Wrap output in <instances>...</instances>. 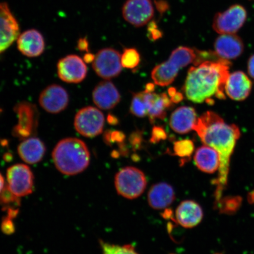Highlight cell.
I'll list each match as a JSON object with an SVG mask.
<instances>
[{
    "label": "cell",
    "instance_id": "obj_22",
    "mask_svg": "<svg viewBox=\"0 0 254 254\" xmlns=\"http://www.w3.org/2000/svg\"><path fill=\"white\" fill-rule=\"evenodd\" d=\"M176 195L173 187L166 183L152 186L148 193V202L151 208L163 209L172 204Z\"/></svg>",
    "mask_w": 254,
    "mask_h": 254
},
{
    "label": "cell",
    "instance_id": "obj_30",
    "mask_svg": "<svg viewBox=\"0 0 254 254\" xmlns=\"http://www.w3.org/2000/svg\"><path fill=\"white\" fill-rule=\"evenodd\" d=\"M18 196H16L9 189L7 186L5 188L3 189L1 193H0V204L3 205H11L15 204L19 205Z\"/></svg>",
    "mask_w": 254,
    "mask_h": 254
},
{
    "label": "cell",
    "instance_id": "obj_43",
    "mask_svg": "<svg viewBox=\"0 0 254 254\" xmlns=\"http://www.w3.org/2000/svg\"><path fill=\"white\" fill-rule=\"evenodd\" d=\"M4 188V178L2 176L1 173H0V193L1 192L3 189Z\"/></svg>",
    "mask_w": 254,
    "mask_h": 254
},
{
    "label": "cell",
    "instance_id": "obj_29",
    "mask_svg": "<svg viewBox=\"0 0 254 254\" xmlns=\"http://www.w3.org/2000/svg\"><path fill=\"white\" fill-rule=\"evenodd\" d=\"M240 198H222L217 203V206L222 212L231 214L237 210L240 207Z\"/></svg>",
    "mask_w": 254,
    "mask_h": 254
},
{
    "label": "cell",
    "instance_id": "obj_13",
    "mask_svg": "<svg viewBox=\"0 0 254 254\" xmlns=\"http://www.w3.org/2000/svg\"><path fill=\"white\" fill-rule=\"evenodd\" d=\"M41 107L48 113L57 114L64 110L69 103L67 92L59 85H51L44 89L39 97Z\"/></svg>",
    "mask_w": 254,
    "mask_h": 254
},
{
    "label": "cell",
    "instance_id": "obj_12",
    "mask_svg": "<svg viewBox=\"0 0 254 254\" xmlns=\"http://www.w3.org/2000/svg\"><path fill=\"white\" fill-rule=\"evenodd\" d=\"M58 74L63 81L68 83H78L86 77L87 68L80 57L76 55L68 56L60 60Z\"/></svg>",
    "mask_w": 254,
    "mask_h": 254
},
{
    "label": "cell",
    "instance_id": "obj_1",
    "mask_svg": "<svg viewBox=\"0 0 254 254\" xmlns=\"http://www.w3.org/2000/svg\"><path fill=\"white\" fill-rule=\"evenodd\" d=\"M193 129L202 142L214 148L220 157L218 176L215 183L217 204L227 184L231 157L240 136V129L236 125L225 123L218 114L207 111L198 119Z\"/></svg>",
    "mask_w": 254,
    "mask_h": 254
},
{
    "label": "cell",
    "instance_id": "obj_9",
    "mask_svg": "<svg viewBox=\"0 0 254 254\" xmlns=\"http://www.w3.org/2000/svg\"><path fill=\"white\" fill-rule=\"evenodd\" d=\"M7 178L9 189L18 197L30 194L33 191V174L25 165L16 164L9 168Z\"/></svg>",
    "mask_w": 254,
    "mask_h": 254
},
{
    "label": "cell",
    "instance_id": "obj_26",
    "mask_svg": "<svg viewBox=\"0 0 254 254\" xmlns=\"http://www.w3.org/2000/svg\"><path fill=\"white\" fill-rule=\"evenodd\" d=\"M194 151V145L189 139H183L174 142V154L180 157L186 158L191 156Z\"/></svg>",
    "mask_w": 254,
    "mask_h": 254
},
{
    "label": "cell",
    "instance_id": "obj_44",
    "mask_svg": "<svg viewBox=\"0 0 254 254\" xmlns=\"http://www.w3.org/2000/svg\"><path fill=\"white\" fill-rule=\"evenodd\" d=\"M176 89L174 87H171L169 88V90H168V94H169V95L171 97H173L174 95L176 94Z\"/></svg>",
    "mask_w": 254,
    "mask_h": 254
},
{
    "label": "cell",
    "instance_id": "obj_17",
    "mask_svg": "<svg viewBox=\"0 0 254 254\" xmlns=\"http://www.w3.org/2000/svg\"><path fill=\"white\" fill-rule=\"evenodd\" d=\"M95 105L103 110H111L120 103L121 96L112 82L104 81L95 87L93 93Z\"/></svg>",
    "mask_w": 254,
    "mask_h": 254
},
{
    "label": "cell",
    "instance_id": "obj_4",
    "mask_svg": "<svg viewBox=\"0 0 254 254\" xmlns=\"http://www.w3.org/2000/svg\"><path fill=\"white\" fill-rule=\"evenodd\" d=\"M196 51L186 47L174 50L166 62L155 66L151 72L155 84L168 86L174 81L181 69L194 62Z\"/></svg>",
    "mask_w": 254,
    "mask_h": 254
},
{
    "label": "cell",
    "instance_id": "obj_15",
    "mask_svg": "<svg viewBox=\"0 0 254 254\" xmlns=\"http://www.w3.org/2000/svg\"><path fill=\"white\" fill-rule=\"evenodd\" d=\"M19 122L14 129L15 136L26 138L33 134L37 126V115L36 108L30 103H21L15 107Z\"/></svg>",
    "mask_w": 254,
    "mask_h": 254
},
{
    "label": "cell",
    "instance_id": "obj_3",
    "mask_svg": "<svg viewBox=\"0 0 254 254\" xmlns=\"http://www.w3.org/2000/svg\"><path fill=\"white\" fill-rule=\"evenodd\" d=\"M52 156L57 169L67 176L82 172L90 164L88 147L78 138L62 139L54 149Z\"/></svg>",
    "mask_w": 254,
    "mask_h": 254
},
{
    "label": "cell",
    "instance_id": "obj_40",
    "mask_svg": "<svg viewBox=\"0 0 254 254\" xmlns=\"http://www.w3.org/2000/svg\"><path fill=\"white\" fill-rule=\"evenodd\" d=\"M108 121H109V123L112 125H116L118 124V119H117V117L112 115H109V117H108Z\"/></svg>",
    "mask_w": 254,
    "mask_h": 254
},
{
    "label": "cell",
    "instance_id": "obj_19",
    "mask_svg": "<svg viewBox=\"0 0 254 254\" xmlns=\"http://www.w3.org/2000/svg\"><path fill=\"white\" fill-rule=\"evenodd\" d=\"M17 47L24 56L36 57L43 53L45 43L42 34L39 31L31 29L24 32L18 36Z\"/></svg>",
    "mask_w": 254,
    "mask_h": 254
},
{
    "label": "cell",
    "instance_id": "obj_6",
    "mask_svg": "<svg viewBox=\"0 0 254 254\" xmlns=\"http://www.w3.org/2000/svg\"><path fill=\"white\" fill-rule=\"evenodd\" d=\"M247 9L240 4H234L226 10L216 14L212 21V28L220 34H236L245 24Z\"/></svg>",
    "mask_w": 254,
    "mask_h": 254
},
{
    "label": "cell",
    "instance_id": "obj_39",
    "mask_svg": "<svg viewBox=\"0 0 254 254\" xmlns=\"http://www.w3.org/2000/svg\"><path fill=\"white\" fill-rule=\"evenodd\" d=\"M79 49L81 50H87L88 47V41L86 39H80L78 43Z\"/></svg>",
    "mask_w": 254,
    "mask_h": 254
},
{
    "label": "cell",
    "instance_id": "obj_11",
    "mask_svg": "<svg viewBox=\"0 0 254 254\" xmlns=\"http://www.w3.org/2000/svg\"><path fill=\"white\" fill-rule=\"evenodd\" d=\"M20 28L7 3L0 2V54L18 39Z\"/></svg>",
    "mask_w": 254,
    "mask_h": 254
},
{
    "label": "cell",
    "instance_id": "obj_38",
    "mask_svg": "<svg viewBox=\"0 0 254 254\" xmlns=\"http://www.w3.org/2000/svg\"><path fill=\"white\" fill-rule=\"evenodd\" d=\"M184 99V95L182 93L177 92L176 94L171 97V101L174 104H178Z\"/></svg>",
    "mask_w": 254,
    "mask_h": 254
},
{
    "label": "cell",
    "instance_id": "obj_5",
    "mask_svg": "<svg viewBox=\"0 0 254 254\" xmlns=\"http://www.w3.org/2000/svg\"><path fill=\"white\" fill-rule=\"evenodd\" d=\"M114 182L119 194L130 199L142 195L147 184L144 173L133 167H127L120 170L116 174Z\"/></svg>",
    "mask_w": 254,
    "mask_h": 254
},
{
    "label": "cell",
    "instance_id": "obj_45",
    "mask_svg": "<svg viewBox=\"0 0 254 254\" xmlns=\"http://www.w3.org/2000/svg\"><path fill=\"white\" fill-rule=\"evenodd\" d=\"M250 199L251 202H253L254 204V190L252 192L250 193Z\"/></svg>",
    "mask_w": 254,
    "mask_h": 254
},
{
    "label": "cell",
    "instance_id": "obj_23",
    "mask_svg": "<svg viewBox=\"0 0 254 254\" xmlns=\"http://www.w3.org/2000/svg\"><path fill=\"white\" fill-rule=\"evenodd\" d=\"M194 161L198 169L205 173H214L220 167V157L218 152L206 145L196 150Z\"/></svg>",
    "mask_w": 254,
    "mask_h": 254
},
{
    "label": "cell",
    "instance_id": "obj_35",
    "mask_svg": "<svg viewBox=\"0 0 254 254\" xmlns=\"http://www.w3.org/2000/svg\"><path fill=\"white\" fill-rule=\"evenodd\" d=\"M130 141L134 147L138 148L141 143V135L140 133L134 132L130 137Z\"/></svg>",
    "mask_w": 254,
    "mask_h": 254
},
{
    "label": "cell",
    "instance_id": "obj_2",
    "mask_svg": "<svg viewBox=\"0 0 254 254\" xmlns=\"http://www.w3.org/2000/svg\"><path fill=\"white\" fill-rule=\"evenodd\" d=\"M230 62L222 59L208 60L190 69L184 87L192 102L214 103L212 97L225 99V87L229 75Z\"/></svg>",
    "mask_w": 254,
    "mask_h": 254
},
{
    "label": "cell",
    "instance_id": "obj_31",
    "mask_svg": "<svg viewBox=\"0 0 254 254\" xmlns=\"http://www.w3.org/2000/svg\"><path fill=\"white\" fill-rule=\"evenodd\" d=\"M125 138V134L119 131H107L104 135L105 141L109 145L115 142H123Z\"/></svg>",
    "mask_w": 254,
    "mask_h": 254
},
{
    "label": "cell",
    "instance_id": "obj_36",
    "mask_svg": "<svg viewBox=\"0 0 254 254\" xmlns=\"http://www.w3.org/2000/svg\"><path fill=\"white\" fill-rule=\"evenodd\" d=\"M248 72L250 77L254 80V55L250 57L248 63Z\"/></svg>",
    "mask_w": 254,
    "mask_h": 254
},
{
    "label": "cell",
    "instance_id": "obj_20",
    "mask_svg": "<svg viewBox=\"0 0 254 254\" xmlns=\"http://www.w3.org/2000/svg\"><path fill=\"white\" fill-rule=\"evenodd\" d=\"M198 119L193 108L181 107L171 114L170 125L175 132L186 134L194 129Z\"/></svg>",
    "mask_w": 254,
    "mask_h": 254
},
{
    "label": "cell",
    "instance_id": "obj_25",
    "mask_svg": "<svg viewBox=\"0 0 254 254\" xmlns=\"http://www.w3.org/2000/svg\"><path fill=\"white\" fill-rule=\"evenodd\" d=\"M130 111L133 115L139 117V118H142V117L148 115V111L143 92L133 95Z\"/></svg>",
    "mask_w": 254,
    "mask_h": 254
},
{
    "label": "cell",
    "instance_id": "obj_34",
    "mask_svg": "<svg viewBox=\"0 0 254 254\" xmlns=\"http://www.w3.org/2000/svg\"><path fill=\"white\" fill-rule=\"evenodd\" d=\"M1 229L6 234H11L14 232V225L11 221V218L6 217L3 220L1 224Z\"/></svg>",
    "mask_w": 254,
    "mask_h": 254
},
{
    "label": "cell",
    "instance_id": "obj_7",
    "mask_svg": "<svg viewBox=\"0 0 254 254\" xmlns=\"http://www.w3.org/2000/svg\"><path fill=\"white\" fill-rule=\"evenodd\" d=\"M104 122L101 111L93 107H87L78 111L75 117L74 126L79 134L94 137L103 132Z\"/></svg>",
    "mask_w": 254,
    "mask_h": 254
},
{
    "label": "cell",
    "instance_id": "obj_24",
    "mask_svg": "<svg viewBox=\"0 0 254 254\" xmlns=\"http://www.w3.org/2000/svg\"><path fill=\"white\" fill-rule=\"evenodd\" d=\"M46 147L40 139L32 137L22 142L18 147L20 157L30 164L39 163L45 155Z\"/></svg>",
    "mask_w": 254,
    "mask_h": 254
},
{
    "label": "cell",
    "instance_id": "obj_32",
    "mask_svg": "<svg viewBox=\"0 0 254 254\" xmlns=\"http://www.w3.org/2000/svg\"><path fill=\"white\" fill-rule=\"evenodd\" d=\"M167 134L163 128L155 127L152 129L150 141L152 143H157L167 138Z\"/></svg>",
    "mask_w": 254,
    "mask_h": 254
},
{
    "label": "cell",
    "instance_id": "obj_21",
    "mask_svg": "<svg viewBox=\"0 0 254 254\" xmlns=\"http://www.w3.org/2000/svg\"><path fill=\"white\" fill-rule=\"evenodd\" d=\"M148 116L151 122L155 119L164 120L167 116L166 110L170 109L173 103L166 93L158 94L143 92Z\"/></svg>",
    "mask_w": 254,
    "mask_h": 254
},
{
    "label": "cell",
    "instance_id": "obj_46",
    "mask_svg": "<svg viewBox=\"0 0 254 254\" xmlns=\"http://www.w3.org/2000/svg\"><path fill=\"white\" fill-rule=\"evenodd\" d=\"M252 1H254V0H252Z\"/></svg>",
    "mask_w": 254,
    "mask_h": 254
},
{
    "label": "cell",
    "instance_id": "obj_27",
    "mask_svg": "<svg viewBox=\"0 0 254 254\" xmlns=\"http://www.w3.org/2000/svg\"><path fill=\"white\" fill-rule=\"evenodd\" d=\"M140 62V56L135 49H127L122 56V64L123 67L134 68Z\"/></svg>",
    "mask_w": 254,
    "mask_h": 254
},
{
    "label": "cell",
    "instance_id": "obj_8",
    "mask_svg": "<svg viewBox=\"0 0 254 254\" xmlns=\"http://www.w3.org/2000/svg\"><path fill=\"white\" fill-rule=\"evenodd\" d=\"M93 66L101 78L109 79L116 77L122 71V56L118 51L106 48L95 56Z\"/></svg>",
    "mask_w": 254,
    "mask_h": 254
},
{
    "label": "cell",
    "instance_id": "obj_14",
    "mask_svg": "<svg viewBox=\"0 0 254 254\" xmlns=\"http://www.w3.org/2000/svg\"><path fill=\"white\" fill-rule=\"evenodd\" d=\"M214 49L216 55L220 58L229 61L242 55L244 44L236 34H221L215 41Z\"/></svg>",
    "mask_w": 254,
    "mask_h": 254
},
{
    "label": "cell",
    "instance_id": "obj_28",
    "mask_svg": "<svg viewBox=\"0 0 254 254\" xmlns=\"http://www.w3.org/2000/svg\"><path fill=\"white\" fill-rule=\"evenodd\" d=\"M103 254H139L131 245L119 246L102 243Z\"/></svg>",
    "mask_w": 254,
    "mask_h": 254
},
{
    "label": "cell",
    "instance_id": "obj_37",
    "mask_svg": "<svg viewBox=\"0 0 254 254\" xmlns=\"http://www.w3.org/2000/svg\"><path fill=\"white\" fill-rule=\"evenodd\" d=\"M156 6L158 10L161 12L166 11L168 8L167 3L164 1H156Z\"/></svg>",
    "mask_w": 254,
    "mask_h": 254
},
{
    "label": "cell",
    "instance_id": "obj_33",
    "mask_svg": "<svg viewBox=\"0 0 254 254\" xmlns=\"http://www.w3.org/2000/svg\"><path fill=\"white\" fill-rule=\"evenodd\" d=\"M148 37L152 41H155L163 36L162 32L158 29L156 23L154 21H152L149 25L148 28Z\"/></svg>",
    "mask_w": 254,
    "mask_h": 254
},
{
    "label": "cell",
    "instance_id": "obj_10",
    "mask_svg": "<svg viewBox=\"0 0 254 254\" xmlns=\"http://www.w3.org/2000/svg\"><path fill=\"white\" fill-rule=\"evenodd\" d=\"M124 18L136 27L144 26L151 20L154 9L151 0H127L122 9Z\"/></svg>",
    "mask_w": 254,
    "mask_h": 254
},
{
    "label": "cell",
    "instance_id": "obj_41",
    "mask_svg": "<svg viewBox=\"0 0 254 254\" xmlns=\"http://www.w3.org/2000/svg\"><path fill=\"white\" fill-rule=\"evenodd\" d=\"M155 89V85L151 83H148L146 85L145 87V92L147 93H152L154 91Z\"/></svg>",
    "mask_w": 254,
    "mask_h": 254
},
{
    "label": "cell",
    "instance_id": "obj_42",
    "mask_svg": "<svg viewBox=\"0 0 254 254\" xmlns=\"http://www.w3.org/2000/svg\"><path fill=\"white\" fill-rule=\"evenodd\" d=\"M95 59V56L91 54H87V55H85L84 60L87 62H91L94 61Z\"/></svg>",
    "mask_w": 254,
    "mask_h": 254
},
{
    "label": "cell",
    "instance_id": "obj_16",
    "mask_svg": "<svg viewBox=\"0 0 254 254\" xmlns=\"http://www.w3.org/2000/svg\"><path fill=\"white\" fill-rule=\"evenodd\" d=\"M252 82L242 71H236L228 75L225 87V93L231 99L243 101L249 96L252 91Z\"/></svg>",
    "mask_w": 254,
    "mask_h": 254
},
{
    "label": "cell",
    "instance_id": "obj_18",
    "mask_svg": "<svg viewBox=\"0 0 254 254\" xmlns=\"http://www.w3.org/2000/svg\"><path fill=\"white\" fill-rule=\"evenodd\" d=\"M178 223L186 228L196 227L203 218L201 206L192 200H186L178 206L176 212Z\"/></svg>",
    "mask_w": 254,
    "mask_h": 254
}]
</instances>
